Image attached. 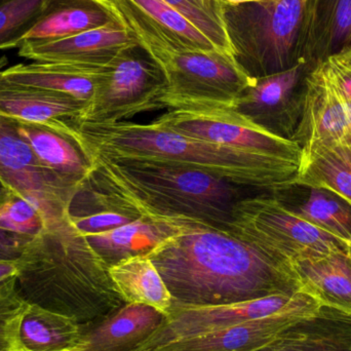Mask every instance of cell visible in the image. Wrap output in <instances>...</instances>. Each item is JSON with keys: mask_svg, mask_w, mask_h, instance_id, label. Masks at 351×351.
I'll list each match as a JSON object with an SVG mask.
<instances>
[{"mask_svg": "<svg viewBox=\"0 0 351 351\" xmlns=\"http://www.w3.org/2000/svg\"><path fill=\"white\" fill-rule=\"evenodd\" d=\"M136 219L138 218L108 210H102L100 212L84 215V216L70 214L72 224L84 234L111 230L123 225L129 224Z\"/></svg>", "mask_w": 351, "mask_h": 351, "instance_id": "cell-35", "label": "cell"}, {"mask_svg": "<svg viewBox=\"0 0 351 351\" xmlns=\"http://www.w3.org/2000/svg\"><path fill=\"white\" fill-rule=\"evenodd\" d=\"M47 226L43 213L32 202L12 195L0 204V229L16 234L36 237Z\"/></svg>", "mask_w": 351, "mask_h": 351, "instance_id": "cell-33", "label": "cell"}, {"mask_svg": "<svg viewBox=\"0 0 351 351\" xmlns=\"http://www.w3.org/2000/svg\"><path fill=\"white\" fill-rule=\"evenodd\" d=\"M166 317L154 307L125 303L84 330L75 348L82 351H136L162 327Z\"/></svg>", "mask_w": 351, "mask_h": 351, "instance_id": "cell-17", "label": "cell"}, {"mask_svg": "<svg viewBox=\"0 0 351 351\" xmlns=\"http://www.w3.org/2000/svg\"><path fill=\"white\" fill-rule=\"evenodd\" d=\"M34 237L16 234L0 229V260L18 261L25 245Z\"/></svg>", "mask_w": 351, "mask_h": 351, "instance_id": "cell-36", "label": "cell"}, {"mask_svg": "<svg viewBox=\"0 0 351 351\" xmlns=\"http://www.w3.org/2000/svg\"><path fill=\"white\" fill-rule=\"evenodd\" d=\"M293 185L327 190L351 206V146H319L302 152Z\"/></svg>", "mask_w": 351, "mask_h": 351, "instance_id": "cell-26", "label": "cell"}, {"mask_svg": "<svg viewBox=\"0 0 351 351\" xmlns=\"http://www.w3.org/2000/svg\"><path fill=\"white\" fill-rule=\"evenodd\" d=\"M138 43L132 31L121 22L53 41L26 40L19 56L38 63L61 64L90 71L106 69L127 47Z\"/></svg>", "mask_w": 351, "mask_h": 351, "instance_id": "cell-13", "label": "cell"}, {"mask_svg": "<svg viewBox=\"0 0 351 351\" xmlns=\"http://www.w3.org/2000/svg\"><path fill=\"white\" fill-rule=\"evenodd\" d=\"M233 226V237L293 267L305 260L348 254L350 243L305 221L271 191L237 202Z\"/></svg>", "mask_w": 351, "mask_h": 351, "instance_id": "cell-7", "label": "cell"}, {"mask_svg": "<svg viewBox=\"0 0 351 351\" xmlns=\"http://www.w3.org/2000/svg\"><path fill=\"white\" fill-rule=\"evenodd\" d=\"M103 71H90L61 64L33 62L4 68L2 74L6 80L16 84L67 95L88 104L96 90L99 75Z\"/></svg>", "mask_w": 351, "mask_h": 351, "instance_id": "cell-24", "label": "cell"}, {"mask_svg": "<svg viewBox=\"0 0 351 351\" xmlns=\"http://www.w3.org/2000/svg\"><path fill=\"white\" fill-rule=\"evenodd\" d=\"M16 351H30V350H25V348H21L20 350H18ZM60 351H82V350H78L77 348H69V350H60Z\"/></svg>", "mask_w": 351, "mask_h": 351, "instance_id": "cell-40", "label": "cell"}, {"mask_svg": "<svg viewBox=\"0 0 351 351\" xmlns=\"http://www.w3.org/2000/svg\"><path fill=\"white\" fill-rule=\"evenodd\" d=\"M315 66L300 62L285 71L256 78L231 110L274 135L292 140L302 117L306 77Z\"/></svg>", "mask_w": 351, "mask_h": 351, "instance_id": "cell-12", "label": "cell"}, {"mask_svg": "<svg viewBox=\"0 0 351 351\" xmlns=\"http://www.w3.org/2000/svg\"><path fill=\"white\" fill-rule=\"evenodd\" d=\"M302 292L322 306L334 307L351 315V263L348 254H332L294 265Z\"/></svg>", "mask_w": 351, "mask_h": 351, "instance_id": "cell-23", "label": "cell"}, {"mask_svg": "<svg viewBox=\"0 0 351 351\" xmlns=\"http://www.w3.org/2000/svg\"><path fill=\"white\" fill-rule=\"evenodd\" d=\"M222 5H239V4L251 3V2L265 1V0H219Z\"/></svg>", "mask_w": 351, "mask_h": 351, "instance_id": "cell-38", "label": "cell"}, {"mask_svg": "<svg viewBox=\"0 0 351 351\" xmlns=\"http://www.w3.org/2000/svg\"><path fill=\"white\" fill-rule=\"evenodd\" d=\"M351 45V0H317L313 29L315 64Z\"/></svg>", "mask_w": 351, "mask_h": 351, "instance_id": "cell-28", "label": "cell"}, {"mask_svg": "<svg viewBox=\"0 0 351 351\" xmlns=\"http://www.w3.org/2000/svg\"><path fill=\"white\" fill-rule=\"evenodd\" d=\"M18 125V121L0 117V181L14 195L35 204L47 224L69 214L80 190L43 166Z\"/></svg>", "mask_w": 351, "mask_h": 351, "instance_id": "cell-10", "label": "cell"}, {"mask_svg": "<svg viewBox=\"0 0 351 351\" xmlns=\"http://www.w3.org/2000/svg\"><path fill=\"white\" fill-rule=\"evenodd\" d=\"M18 130L43 166L77 189L84 187L92 167L74 142L34 123L19 121Z\"/></svg>", "mask_w": 351, "mask_h": 351, "instance_id": "cell-22", "label": "cell"}, {"mask_svg": "<svg viewBox=\"0 0 351 351\" xmlns=\"http://www.w3.org/2000/svg\"><path fill=\"white\" fill-rule=\"evenodd\" d=\"M86 160L92 171L84 189L102 210L208 227L230 235L237 202L266 191L165 162L98 156Z\"/></svg>", "mask_w": 351, "mask_h": 351, "instance_id": "cell-2", "label": "cell"}, {"mask_svg": "<svg viewBox=\"0 0 351 351\" xmlns=\"http://www.w3.org/2000/svg\"><path fill=\"white\" fill-rule=\"evenodd\" d=\"M28 303L16 287V278L0 286V351L20 350L19 328Z\"/></svg>", "mask_w": 351, "mask_h": 351, "instance_id": "cell-32", "label": "cell"}, {"mask_svg": "<svg viewBox=\"0 0 351 351\" xmlns=\"http://www.w3.org/2000/svg\"><path fill=\"white\" fill-rule=\"evenodd\" d=\"M69 139L86 158L142 160L202 171L245 187L274 191L294 184L301 162L195 139L160 127L70 121Z\"/></svg>", "mask_w": 351, "mask_h": 351, "instance_id": "cell-3", "label": "cell"}, {"mask_svg": "<svg viewBox=\"0 0 351 351\" xmlns=\"http://www.w3.org/2000/svg\"><path fill=\"white\" fill-rule=\"evenodd\" d=\"M19 274L18 261H4L0 260V286Z\"/></svg>", "mask_w": 351, "mask_h": 351, "instance_id": "cell-37", "label": "cell"}, {"mask_svg": "<svg viewBox=\"0 0 351 351\" xmlns=\"http://www.w3.org/2000/svg\"><path fill=\"white\" fill-rule=\"evenodd\" d=\"M127 1L158 30L162 31V34L178 49L200 51L219 49L199 29L162 0Z\"/></svg>", "mask_w": 351, "mask_h": 351, "instance_id": "cell-29", "label": "cell"}, {"mask_svg": "<svg viewBox=\"0 0 351 351\" xmlns=\"http://www.w3.org/2000/svg\"><path fill=\"white\" fill-rule=\"evenodd\" d=\"M121 22L110 0H45L43 14L25 41H53Z\"/></svg>", "mask_w": 351, "mask_h": 351, "instance_id": "cell-18", "label": "cell"}, {"mask_svg": "<svg viewBox=\"0 0 351 351\" xmlns=\"http://www.w3.org/2000/svg\"><path fill=\"white\" fill-rule=\"evenodd\" d=\"M317 0H265L222 5L227 36L239 67L264 77L313 62Z\"/></svg>", "mask_w": 351, "mask_h": 351, "instance_id": "cell-6", "label": "cell"}, {"mask_svg": "<svg viewBox=\"0 0 351 351\" xmlns=\"http://www.w3.org/2000/svg\"><path fill=\"white\" fill-rule=\"evenodd\" d=\"M45 0H0V51L20 47L43 14Z\"/></svg>", "mask_w": 351, "mask_h": 351, "instance_id": "cell-30", "label": "cell"}, {"mask_svg": "<svg viewBox=\"0 0 351 351\" xmlns=\"http://www.w3.org/2000/svg\"><path fill=\"white\" fill-rule=\"evenodd\" d=\"M14 195L5 186L3 185L1 181H0V204L5 202L10 196Z\"/></svg>", "mask_w": 351, "mask_h": 351, "instance_id": "cell-39", "label": "cell"}, {"mask_svg": "<svg viewBox=\"0 0 351 351\" xmlns=\"http://www.w3.org/2000/svg\"><path fill=\"white\" fill-rule=\"evenodd\" d=\"M348 259H350L351 263V243L348 245Z\"/></svg>", "mask_w": 351, "mask_h": 351, "instance_id": "cell-41", "label": "cell"}, {"mask_svg": "<svg viewBox=\"0 0 351 351\" xmlns=\"http://www.w3.org/2000/svg\"><path fill=\"white\" fill-rule=\"evenodd\" d=\"M82 326L71 317L35 304H27L19 328L21 348L30 351H60L75 348Z\"/></svg>", "mask_w": 351, "mask_h": 351, "instance_id": "cell-27", "label": "cell"}, {"mask_svg": "<svg viewBox=\"0 0 351 351\" xmlns=\"http://www.w3.org/2000/svg\"><path fill=\"white\" fill-rule=\"evenodd\" d=\"M199 29L220 51L233 56L219 0H162Z\"/></svg>", "mask_w": 351, "mask_h": 351, "instance_id": "cell-31", "label": "cell"}, {"mask_svg": "<svg viewBox=\"0 0 351 351\" xmlns=\"http://www.w3.org/2000/svg\"><path fill=\"white\" fill-rule=\"evenodd\" d=\"M289 210L321 230L351 243V206L327 190L292 185L271 191Z\"/></svg>", "mask_w": 351, "mask_h": 351, "instance_id": "cell-21", "label": "cell"}, {"mask_svg": "<svg viewBox=\"0 0 351 351\" xmlns=\"http://www.w3.org/2000/svg\"><path fill=\"white\" fill-rule=\"evenodd\" d=\"M139 45L156 60L167 80L158 99L162 108L183 110L232 109L241 93L255 80L230 53L176 47L127 0H110Z\"/></svg>", "mask_w": 351, "mask_h": 351, "instance_id": "cell-5", "label": "cell"}, {"mask_svg": "<svg viewBox=\"0 0 351 351\" xmlns=\"http://www.w3.org/2000/svg\"><path fill=\"white\" fill-rule=\"evenodd\" d=\"M188 226L196 225L138 218L117 228L84 234V237L101 259L110 267L135 256L148 255L162 241Z\"/></svg>", "mask_w": 351, "mask_h": 351, "instance_id": "cell-20", "label": "cell"}, {"mask_svg": "<svg viewBox=\"0 0 351 351\" xmlns=\"http://www.w3.org/2000/svg\"><path fill=\"white\" fill-rule=\"evenodd\" d=\"M154 123L176 133L227 147L269 154L300 162L302 148L292 140L274 135L243 119L231 109H170Z\"/></svg>", "mask_w": 351, "mask_h": 351, "instance_id": "cell-11", "label": "cell"}, {"mask_svg": "<svg viewBox=\"0 0 351 351\" xmlns=\"http://www.w3.org/2000/svg\"><path fill=\"white\" fill-rule=\"evenodd\" d=\"M326 80L351 104V45L317 64Z\"/></svg>", "mask_w": 351, "mask_h": 351, "instance_id": "cell-34", "label": "cell"}, {"mask_svg": "<svg viewBox=\"0 0 351 351\" xmlns=\"http://www.w3.org/2000/svg\"><path fill=\"white\" fill-rule=\"evenodd\" d=\"M167 80L156 60L139 45L123 49L99 75L94 96L71 119L76 123H113L162 109L158 102Z\"/></svg>", "mask_w": 351, "mask_h": 351, "instance_id": "cell-8", "label": "cell"}, {"mask_svg": "<svg viewBox=\"0 0 351 351\" xmlns=\"http://www.w3.org/2000/svg\"><path fill=\"white\" fill-rule=\"evenodd\" d=\"M147 256L178 304H232L302 292L293 266L208 227H186Z\"/></svg>", "mask_w": 351, "mask_h": 351, "instance_id": "cell-1", "label": "cell"}, {"mask_svg": "<svg viewBox=\"0 0 351 351\" xmlns=\"http://www.w3.org/2000/svg\"><path fill=\"white\" fill-rule=\"evenodd\" d=\"M292 141L302 152L319 146H351V104L317 65L306 77L302 117Z\"/></svg>", "mask_w": 351, "mask_h": 351, "instance_id": "cell-14", "label": "cell"}, {"mask_svg": "<svg viewBox=\"0 0 351 351\" xmlns=\"http://www.w3.org/2000/svg\"><path fill=\"white\" fill-rule=\"evenodd\" d=\"M109 274L125 303L147 305L168 315L172 296L147 255L123 260L109 267Z\"/></svg>", "mask_w": 351, "mask_h": 351, "instance_id": "cell-25", "label": "cell"}, {"mask_svg": "<svg viewBox=\"0 0 351 351\" xmlns=\"http://www.w3.org/2000/svg\"><path fill=\"white\" fill-rule=\"evenodd\" d=\"M321 303L304 292L278 294L232 304L196 306L172 303L162 327L136 351H149L176 340L202 335L245 322L265 319Z\"/></svg>", "mask_w": 351, "mask_h": 351, "instance_id": "cell-9", "label": "cell"}, {"mask_svg": "<svg viewBox=\"0 0 351 351\" xmlns=\"http://www.w3.org/2000/svg\"><path fill=\"white\" fill-rule=\"evenodd\" d=\"M18 265L16 287L23 299L75 319L82 330L125 304L108 266L72 224L70 213L29 241Z\"/></svg>", "mask_w": 351, "mask_h": 351, "instance_id": "cell-4", "label": "cell"}, {"mask_svg": "<svg viewBox=\"0 0 351 351\" xmlns=\"http://www.w3.org/2000/svg\"><path fill=\"white\" fill-rule=\"evenodd\" d=\"M256 351H351V315L322 306Z\"/></svg>", "mask_w": 351, "mask_h": 351, "instance_id": "cell-19", "label": "cell"}, {"mask_svg": "<svg viewBox=\"0 0 351 351\" xmlns=\"http://www.w3.org/2000/svg\"><path fill=\"white\" fill-rule=\"evenodd\" d=\"M8 59H0V117L49 128L68 138L70 119L77 117L86 103L67 95L6 80L2 69Z\"/></svg>", "mask_w": 351, "mask_h": 351, "instance_id": "cell-15", "label": "cell"}, {"mask_svg": "<svg viewBox=\"0 0 351 351\" xmlns=\"http://www.w3.org/2000/svg\"><path fill=\"white\" fill-rule=\"evenodd\" d=\"M322 307V306H321ZM319 308H302L232 327L176 340L149 351H256L276 339L302 317Z\"/></svg>", "mask_w": 351, "mask_h": 351, "instance_id": "cell-16", "label": "cell"}]
</instances>
